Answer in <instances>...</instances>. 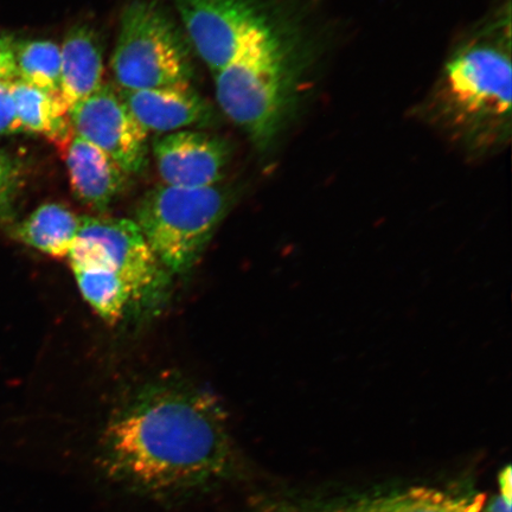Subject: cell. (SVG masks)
Masks as SVG:
<instances>
[{
	"label": "cell",
	"mask_w": 512,
	"mask_h": 512,
	"mask_svg": "<svg viewBox=\"0 0 512 512\" xmlns=\"http://www.w3.org/2000/svg\"><path fill=\"white\" fill-rule=\"evenodd\" d=\"M298 9L273 36L215 76L221 111L268 155L303 110L323 40Z\"/></svg>",
	"instance_id": "3"
},
{
	"label": "cell",
	"mask_w": 512,
	"mask_h": 512,
	"mask_svg": "<svg viewBox=\"0 0 512 512\" xmlns=\"http://www.w3.org/2000/svg\"><path fill=\"white\" fill-rule=\"evenodd\" d=\"M512 496L501 494L495 498V501L491 503L488 512H511Z\"/></svg>",
	"instance_id": "21"
},
{
	"label": "cell",
	"mask_w": 512,
	"mask_h": 512,
	"mask_svg": "<svg viewBox=\"0 0 512 512\" xmlns=\"http://www.w3.org/2000/svg\"><path fill=\"white\" fill-rule=\"evenodd\" d=\"M14 166L8 158L0 153V201L3 200L10 190L12 179H14Z\"/></svg>",
	"instance_id": "20"
},
{
	"label": "cell",
	"mask_w": 512,
	"mask_h": 512,
	"mask_svg": "<svg viewBox=\"0 0 512 512\" xmlns=\"http://www.w3.org/2000/svg\"><path fill=\"white\" fill-rule=\"evenodd\" d=\"M15 61L19 80L44 92L59 94L61 47L51 41L15 43Z\"/></svg>",
	"instance_id": "17"
},
{
	"label": "cell",
	"mask_w": 512,
	"mask_h": 512,
	"mask_svg": "<svg viewBox=\"0 0 512 512\" xmlns=\"http://www.w3.org/2000/svg\"><path fill=\"white\" fill-rule=\"evenodd\" d=\"M73 273L83 299L104 322L118 325L139 318L133 292L118 275L98 268Z\"/></svg>",
	"instance_id": "16"
},
{
	"label": "cell",
	"mask_w": 512,
	"mask_h": 512,
	"mask_svg": "<svg viewBox=\"0 0 512 512\" xmlns=\"http://www.w3.org/2000/svg\"><path fill=\"white\" fill-rule=\"evenodd\" d=\"M511 6L499 4L451 48L418 107L422 121L466 158L502 152L511 140Z\"/></svg>",
	"instance_id": "2"
},
{
	"label": "cell",
	"mask_w": 512,
	"mask_h": 512,
	"mask_svg": "<svg viewBox=\"0 0 512 512\" xmlns=\"http://www.w3.org/2000/svg\"><path fill=\"white\" fill-rule=\"evenodd\" d=\"M12 100L23 132L42 134L57 145L72 139L69 113L59 96L16 79L10 83Z\"/></svg>",
	"instance_id": "14"
},
{
	"label": "cell",
	"mask_w": 512,
	"mask_h": 512,
	"mask_svg": "<svg viewBox=\"0 0 512 512\" xmlns=\"http://www.w3.org/2000/svg\"><path fill=\"white\" fill-rule=\"evenodd\" d=\"M194 54L183 28L162 5L134 0L121 16L112 69L124 91L190 83Z\"/></svg>",
	"instance_id": "5"
},
{
	"label": "cell",
	"mask_w": 512,
	"mask_h": 512,
	"mask_svg": "<svg viewBox=\"0 0 512 512\" xmlns=\"http://www.w3.org/2000/svg\"><path fill=\"white\" fill-rule=\"evenodd\" d=\"M99 469L156 501H179L233 477L236 452L221 402L187 380L144 384L114 409L101 434Z\"/></svg>",
	"instance_id": "1"
},
{
	"label": "cell",
	"mask_w": 512,
	"mask_h": 512,
	"mask_svg": "<svg viewBox=\"0 0 512 512\" xmlns=\"http://www.w3.org/2000/svg\"><path fill=\"white\" fill-rule=\"evenodd\" d=\"M75 136L104 151L128 176L140 175L149 164V132L140 125L120 93L111 85L76 105L69 112Z\"/></svg>",
	"instance_id": "8"
},
{
	"label": "cell",
	"mask_w": 512,
	"mask_h": 512,
	"mask_svg": "<svg viewBox=\"0 0 512 512\" xmlns=\"http://www.w3.org/2000/svg\"><path fill=\"white\" fill-rule=\"evenodd\" d=\"M104 60L99 37L88 25H75L61 46L59 99L69 113L102 86Z\"/></svg>",
	"instance_id": "13"
},
{
	"label": "cell",
	"mask_w": 512,
	"mask_h": 512,
	"mask_svg": "<svg viewBox=\"0 0 512 512\" xmlns=\"http://www.w3.org/2000/svg\"><path fill=\"white\" fill-rule=\"evenodd\" d=\"M485 496L414 486L382 494L306 497L267 503L261 512H482Z\"/></svg>",
	"instance_id": "9"
},
{
	"label": "cell",
	"mask_w": 512,
	"mask_h": 512,
	"mask_svg": "<svg viewBox=\"0 0 512 512\" xmlns=\"http://www.w3.org/2000/svg\"><path fill=\"white\" fill-rule=\"evenodd\" d=\"M153 157L163 184L207 188L221 184L233 157V147L216 134L184 130L156 138Z\"/></svg>",
	"instance_id": "10"
},
{
	"label": "cell",
	"mask_w": 512,
	"mask_h": 512,
	"mask_svg": "<svg viewBox=\"0 0 512 512\" xmlns=\"http://www.w3.org/2000/svg\"><path fill=\"white\" fill-rule=\"evenodd\" d=\"M18 79L15 61V42L9 36L0 34V81Z\"/></svg>",
	"instance_id": "19"
},
{
	"label": "cell",
	"mask_w": 512,
	"mask_h": 512,
	"mask_svg": "<svg viewBox=\"0 0 512 512\" xmlns=\"http://www.w3.org/2000/svg\"><path fill=\"white\" fill-rule=\"evenodd\" d=\"M67 259L72 270L98 268L123 279L133 292L139 318L157 315L168 303L172 275L133 220L81 216Z\"/></svg>",
	"instance_id": "6"
},
{
	"label": "cell",
	"mask_w": 512,
	"mask_h": 512,
	"mask_svg": "<svg viewBox=\"0 0 512 512\" xmlns=\"http://www.w3.org/2000/svg\"><path fill=\"white\" fill-rule=\"evenodd\" d=\"M81 216L59 203L38 207L19 224L17 238L53 258H67L78 235Z\"/></svg>",
	"instance_id": "15"
},
{
	"label": "cell",
	"mask_w": 512,
	"mask_h": 512,
	"mask_svg": "<svg viewBox=\"0 0 512 512\" xmlns=\"http://www.w3.org/2000/svg\"><path fill=\"white\" fill-rule=\"evenodd\" d=\"M128 110L147 132L174 133L192 126L207 127L214 107L190 83L139 91H119Z\"/></svg>",
	"instance_id": "11"
},
{
	"label": "cell",
	"mask_w": 512,
	"mask_h": 512,
	"mask_svg": "<svg viewBox=\"0 0 512 512\" xmlns=\"http://www.w3.org/2000/svg\"><path fill=\"white\" fill-rule=\"evenodd\" d=\"M66 165L74 195L98 213L118 200L130 178L104 151L75 134L66 145Z\"/></svg>",
	"instance_id": "12"
},
{
	"label": "cell",
	"mask_w": 512,
	"mask_h": 512,
	"mask_svg": "<svg viewBox=\"0 0 512 512\" xmlns=\"http://www.w3.org/2000/svg\"><path fill=\"white\" fill-rule=\"evenodd\" d=\"M11 82L0 81V137L23 132L12 100Z\"/></svg>",
	"instance_id": "18"
},
{
	"label": "cell",
	"mask_w": 512,
	"mask_h": 512,
	"mask_svg": "<svg viewBox=\"0 0 512 512\" xmlns=\"http://www.w3.org/2000/svg\"><path fill=\"white\" fill-rule=\"evenodd\" d=\"M194 53L216 75L277 32L296 4L275 0H175Z\"/></svg>",
	"instance_id": "7"
},
{
	"label": "cell",
	"mask_w": 512,
	"mask_h": 512,
	"mask_svg": "<svg viewBox=\"0 0 512 512\" xmlns=\"http://www.w3.org/2000/svg\"><path fill=\"white\" fill-rule=\"evenodd\" d=\"M235 201V190L227 185L159 184L140 200L133 221L165 270L172 277L185 275L194 270Z\"/></svg>",
	"instance_id": "4"
}]
</instances>
